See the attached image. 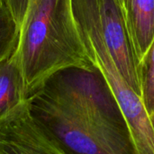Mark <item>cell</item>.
<instances>
[{
    "instance_id": "1",
    "label": "cell",
    "mask_w": 154,
    "mask_h": 154,
    "mask_svg": "<svg viewBox=\"0 0 154 154\" xmlns=\"http://www.w3.org/2000/svg\"><path fill=\"white\" fill-rule=\"evenodd\" d=\"M16 53L29 98L60 69L95 67L78 30L71 0H29Z\"/></svg>"
},
{
    "instance_id": "2",
    "label": "cell",
    "mask_w": 154,
    "mask_h": 154,
    "mask_svg": "<svg viewBox=\"0 0 154 154\" xmlns=\"http://www.w3.org/2000/svg\"><path fill=\"white\" fill-rule=\"evenodd\" d=\"M33 95L61 110L130 137L116 98L96 67L60 69L51 75Z\"/></svg>"
},
{
    "instance_id": "3",
    "label": "cell",
    "mask_w": 154,
    "mask_h": 154,
    "mask_svg": "<svg viewBox=\"0 0 154 154\" xmlns=\"http://www.w3.org/2000/svg\"><path fill=\"white\" fill-rule=\"evenodd\" d=\"M29 109L67 154H136L128 135L61 110L32 95Z\"/></svg>"
},
{
    "instance_id": "4",
    "label": "cell",
    "mask_w": 154,
    "mask_h": 154,
    "mask_svg": "<svg viewBox=\"0 0 154 154\" xmlns=\"http://www.w3.org/2000/svg\"><path fill=\"white\" fill-rule=\"evenodd\" d=\"M106 44L121 74L143 96L140 60L124 0H94Z\"/></svg>"
},
{
    "instance_id": "5",
    "label": "cell",
    "mask_w": 154,
    "mask_h": 154,
    "mask_svg": "<svg viewBox=\"0 0 154 154\" xmlns=\"http://www.w3.org/2000/svg\"><path fill=\"white\" fill-rule=\"evenodd\" d=\"M0 154L67 153L33 119L28 106L0 125Z\"/></svg>"
},
{
    "instance_id": "6",
    "label": "cell",
    "mask_w": 154,
    "mask_h": 154,
    "mask_svg": "<svg viewBox=\"0 0 154 154\" xmlns=\"http://www.w3.org/2000/svg\"><path fill=\"white\" fill-rule=\"evenodd\" d=\"M29 106L16 51L0 61V125Z\"/></svg>"
},
{
    "instance_id": "7",
    "label": "cell",
    "mask_w": 154,
    "mask_h": 154,
    "mask_svg": "<svg viewBox=\"0 0 154 154\" xmlns=\"http://www.w3.org/2000/svg\"><path fill=\"white\" fill-rule=\"evenodd\" d=\"M126 9L141 63L154 39V0H126Z\"/></svg>"
},
{
    "instance_id": "8",
    "label": "cell",
    "mask_w": 154,
    "mask_h": 154,
    "mask_svg": "<svg viewBox=\"0 0 154 154\" xmlns=\"http://www.w3.org/2000/svg\"><path fill=\"white\" fill-rule=\"evenodd\" d=\"M19 36L20 25L5 0H0V61L16 51Z\"/></svg>"
},
{
    "instance_id": "9",
    "label": "cell",
    "mask_w": 154,
    "mask_h": 154,
    "mask_svg": "<svg viewBox=\"0 0 154 154\" xmlns=\"http://www.w3.org/2000/svg\"><path fill=\"white\" fill-rule=\"evenodd\" d=\"M143 98L150 116L154 114V39L140 63Z\"/></svg>"
},
{
    "instance_id": "10",
    "label": "cell",
    "mask_w": 154,
    "mask_h": 154,
    "mask_svg": "<svg viewBox=\"0 0 154 154\" xmlns=\"http://www.w3.org/2000/svg\"><path fill=\"white\" fill-rule=\"evenodd\" d=\"M29 0H5L21 27Z\"/></svg>"
},
{
    "instance_id": "11",
    "label": "cell",
    "mask_w": 154,
    "mask_h": 154,
    "mask_svg": "<svg viewBox=\"0 0 154 154\" xmlns=\"http://www.w3.org/2000/svg\"><path fill=\"white\" fill-rule=\"evenodd\" d=\"M151 117H152V121H153V124H154V114L152 116H151Z\"/></svg>"
},
{
    "instance_id": "12",
    "label": "cell",
    "mask_w": 154,
    "mask_h": 154,
    "mask_svg": "<svg viewBox=\"0 0 154 154\" xmlns=\"http://www.w3.org/2000/svg\"><path fill=\"white\" fill-rule=\"evenodd\" d=\"M124 2H125V5H126V0H124Z\"/></svg>"
}]
</instances>
